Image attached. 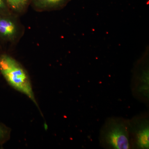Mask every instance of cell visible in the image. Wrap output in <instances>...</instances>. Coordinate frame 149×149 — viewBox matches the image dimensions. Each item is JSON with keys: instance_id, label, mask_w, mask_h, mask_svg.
Masks as SVG:
<instances>
[{"instance_id": "3957f363", "label": "cell", "mask_w": 149, "mask_h": 149, "mask_svg": "<svg viewBox=\"0 0 149 149\" xmlns=\"http://www.w3.org/2000/svg\"><path fill=\"white\" fill-rule=\"evenodd\" d=\"M19 27L12 14L0 15V40L12 42L17 37Z\"/></svg>"}, {"instance_id": "5b68a950", "label": "cell", "mask_w": 149, "mask_h": 149, "mask_svg": "<svg viewBox=\"0 0 149 149\" xmlns=\"http://www.w3.org/2000/svg\"><path fill=\"white\" fill-rule=\"evenodd\" d=\"M70 1V0H31V3L33 7L38 10H52L59 9L64 7Z\"/></svg>"}, {"instance_id": "277c9868", "label": "cell", "mask_w": 149, "mask_h": 149, "mask_svg": "<svg viewBox=\"0 0 149 149\" xmlns=\"http://www.w3.org/2000/svg\"><path fill=\"white\" fill-rule=\"evenodd\" d=\"M135 129L136 143L139 148L148 149L149 146V124L148 121L138 123Z\"/></svg>"}, {"instance_id": "7a4b0ae2", "label": "cell", "mask_w": 149, "mask_h": 149, "mask_svg": "<svg viewBox=\"0 0 149 149\" xmlns=\"http://www.w3.org/2000/svg\"><path fill=\"white\" fill-rule=\"evenodd\" d=\"M101 141L108 148L127 149L130 148L128 128L124 121L119 119L107 121L101 133Z\"/></svg>"}, {"instance_id": "52a82bcc", "label": "cell", "mask_w": 149, "mask_h": 149, "mask_svg": "<svg viewBox=\"0 0 149 149\" xmlns=\"http://www.w3.org/2000/svg\"><path fill=\"white\" fill-rule=\"evenodd\" d=\"M13 14L6 0H0V15Z\"/></svg>"}, {"instance_id": "8992f818", "label": "cell", "mask_w": 149, "mask_h": 149, "mask_svg": "<svg viewBox=\"0 0 149 149\" xmlns=\"http://www.w3.org/2000/svg\"><path fill=\"white\" fill-rule=\"evenodd\" d=\"M12 12L21 13L27 9L31 0H6Z\"/></svg>"}, {"instance_id": "ba28073f", "label": "cell", "mask_w": 149, "mask_h": 149, "mask_svg": "<svg viewBox=\"0 0 149 149\" xmlns=\"http://www.w3.org/2000/svg\"><path fill=\"white\" fill-rule=\"evenodd\" d=\"M7 134V130L5 128L0 125V142L5 138Z\"/></svg>"}, {"instance_id": "6da1fadb", "label": "cell", "mask_w": 149, "mask_h": 149, "mask_svg": "<svg viewBox=\"0 0 149 149\" xmlns=\"http://www.w3.org/2000/svg\"><path fill=\"white\" fill-rule=\"evenodd\" d=\"M0 72L10 85L37 105L28 74L18 61L8 55L1 54Z\"/></svg>"}]
</instances>
